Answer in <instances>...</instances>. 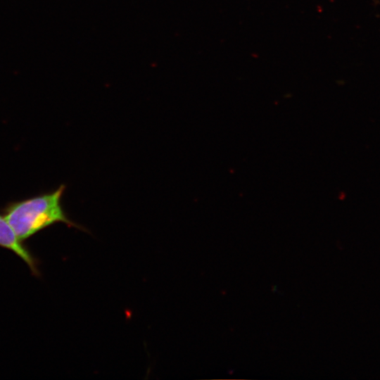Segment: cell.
I'll return each mask as SVG.
<instances>
[{
    "label": "cell",
    "mask_w": 380,
    "mask_h": 380,
    "mask_svg": "<svg viewBox=\"0 0 380 380\" xmlns=\"http://www.w3.org/2000/svg\"><path fill=\"white\" fill-rule=\"evenodd\" d=\"M65 191L64 184L56 190L27 199L8 203L4 208V217L20 241L57 222L69 227L89 232L69 219L61 204Z\"/></svg>",
    "instance_id": "cell-1"
},
{
    "label": "cell",
    "mask_w": 380,
    "mask_h": 380,
    "mask_svg": "<svg viewBox=\"0 0 380 380\" xmlns=\"http://www.w3.org/2000/svg\"><path fill=\"white\" fill-rule=\"evenodd\" d=\"M0 246L18 255L29 266L33 274H38L37 263L27 248L23 246L4 216L0 215Z\"/></svg>",
    "instance_id": "cell-2"
}]
</instances>
